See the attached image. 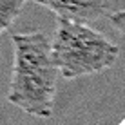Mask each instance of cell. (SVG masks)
<instances>
[{
	"instance_id": "1",
	"label": "cell",
	"mask_w": 125,
	"mask_h": 125,
	"mask_svg": "<svg viewBox=\"0 0 125 125\" xmlns=\"http://www.w3.org/2000/svg\"><path fill=\"white\" fill-rule=\"evenodd\" d=\"M13 71L7 100L36 118H49L54 109L60 69L53 54V40L40 31L13 33Z\"/></svg>"
},
{
	"instance_id": "2",
	"label": "cell",
	"mask_w": 125,
	"mask_h": 125,
	"mask_svg": "<svg viewBox=\"0 0 125 125\" xmlns=\"http://www.w3.org/2000/svg\"><path fill=\"white\" fill-rule=\"evenodd\" d=\"M51 40L56 65L65 80L103 73L120 56V47L89 24L58 20Z\"/></svg>"
},
{
	"instance_id": "3",
	"label": "cell",
	"mask_w": 125,
	"mask_h": 125,
	"mask_svg": "<svg viewBox=\"0 0 125 125\" xmlns=\"http://www.w3.org/2000/svg\"><path fill=\"white\" fill-rule=\"evenodd\" d=\"M51 11L58 20L91 24L111 15L113 0H29Z\"/></svg>"
},
{
	"instance_id": "4",
	"label": "cell",
	"mask_w": 125,
	"mask_h": 125,
	"mask_svg": "<svg viewBox=\"0 0 125 125\" xmlns=\"http://www.w3.org/2000/svg\"><path fill=\"white\" fill-rule=\"evenodd\" d=\"M25 2L29 0H0V34L15 24V20L20 16Z\"/></svg>"
},
{
	"instance_id": "5",
	"label": "cell",
	"mask_w": 125,
	"mask_h": 125,
	"mask_svg": "<svg viewBox=\"0 0 125 125\" xmlns=\"http://www.w3.org/2000/svg\"><path fill=\"white\" fill-rule=\"evenodd\" d=\"M109 22L114 29H118L122 34H125V9L122 11H114L109 15Z\"/></svg>"
},
{
	"instance_id": "6",
	"label": "cell",
	"mask_w": 125,
	"mask_h": 125,
	"mask_svg": "<svg viewBox=\"0 0 125 125\" xmlns=\"http://www.w3.org/2000/svg\"><path fill=\"white\" fill-rule=\"evenodd\" d=\"M120 125H125V120H123V122H122V123H120Z\"/></svg>"
}]
</instances>
